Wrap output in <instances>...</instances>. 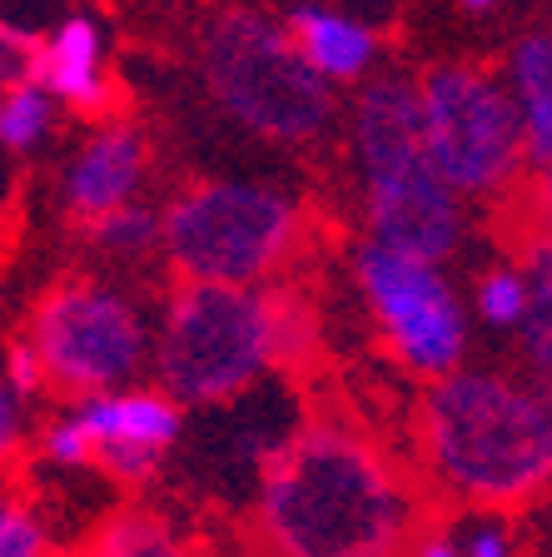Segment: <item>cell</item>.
I'll list each match as a JSON object with an SVG mask.
<instances>
[{"label":"cell","mask_w":552,"mask_h":557,"mask_svg":"<svg viewBox=\"0 0 552 557\" xmlns=\"http://www.w3.org/2000/svg\"><path fill=\"white\" fill-rule=\"evenodd\" d=\"M354 284L383 348L403 373L433 383L443 373L463 369L468 313H463V299L449 284L443 264L389 249L379 239H364L354 249Z\"/></svg>","instance_id":"ba28073f"},{"label":"cell","mask_w":552,"mask_h":557,"mask_svg":"<svg viewBox=\"0 0 552 557\" xmlns=\"http://www.w3.org/2000/svg\"><path fill=\"white\" fill-rule=\"evenodd\" d=\"M0 557H50V537L25 503L0 498Z\"/></svg>","instance_id":"44dd1931"},{"label":"cell","mask_w":552,"mask_h":557,"mask_svg":"<svg viewBox=\"0 0 552 557\" xmlns=\"http://www.w3.org/2000/svg\"><path fill=\"white\" fill-rule=\"evenodd\" d=\"M453 5H458V11H468V15H493L503 0H453Z\"/></svg>","instance_id":"4316f807"},{"label":"cell","mask_w":552,"mask_h":557,"mask_svg":"<svg viewBox=\"0 0 552 557\" xmlns=\"http://www.w3.org/2000/svg\"><path fill=\"white\" fill-rule=\"evenodd\" d=\"M289 35H294V46L299 55L319 70L329 85H364L373 60H379V35L368 30L364 21L354 15H339L319 0H299V5H289L284 15Z\"/></svg>","instance_id":"4fadbf2b"},{"label":"cell","mask_w":552,"mask_h":557,"mask_svg":"<svg viewBox=\"0 0 552 557\" xmlns=\"http://www.w3.org/2000/svg\"><path fill=\"white\" fill-rule=\"evenodd\" d=\"M70 408L81 413L85 433L95 443V468L125 487L150 483L155 468L164 463V453L180 443L184 429L180 398L164 394V388H135V383L85 394Z\"/></svg>","instance_id":"30bf717a"},{"label":"cell","mask_w":552,"mask_h":557,"mask_svg":"<svg viewBox=\"0 0 552 557\" xmlns=\"http://www.w3.org/2000/svg\"><path fill=\"white\" fill-rule=\"evenodd\" d=\"M56 125V95L46 85H0V145L5 150H35Z\"/></svg>","instance_id":"ac0fdd59"},{"label":"cell","mask_w":552,"mask_h":557,"mask_svg":"<svg viewBox=\"0 0 552 557\" xmlns=\"http://www.w3.org/2000/svg\"><path fill=\"white\" fill-rule=\"evenodd\" d=\"M25 338L46 363L50 388L70 398L125 388L155 359L150 319L120 284L95 274L56 278L30 309Z\"/></svg>","instance_id":"52a82bcc"},{"label":"cell","mask_w":552,"mask_h":557,"mask_svg":"<svg viewBox=\"0 0 552 557\" xmlns=\"http://www.w3.org/2000/svg\"><path fill=\"white\" fill-rule=\"evenodd\" d=\"M40 35L21 30V25L0 21V85H25L40 75Z\"/></svg>","instance_id":"7402d4cb"},{"label":"cell","mask_w":552,"mask_h":557,"mask_svg":"<svg viewBox=\"0 0 552 557\" xmlns=\"http://www.w3.org/2000/svg\"><path fill=\"white\" fill-rule=\"evenodd\" d=\"M358 214H364L368 239L403 249L418 259H443L458 255L463 234H468V214H463V195L433 170L428 145H398V150L358 154Z\"/></svg>","instance_id":"9c48e42d"},{"label":"cell","mask_w":552,"mask_h":557,"mask_svg":"<svg viewBox=\"0 0 552 557\" xmlns=\"http://www.w3.org/2000/svg\"><path fill=\"white\" fill-rule=\"evenodd\" d=\"M284 289L180 278L155 324V373L180 404L214 408L284 369Z\"/></svg>","instance_id":"3957f363"},{"label":"cell","mask_w":552,"mask_h":557,"mask_svg":"<svg viewBox=\"0 0 552 557\" xmlns=\"http://www.w3.org/2000/svg\"><path fill=\"white\" fill-rule=\"evenodd\" d=\"M199 70L219 110L269 145H314L334 125V85L265 11L234 5L214 15L199 40Z\"/></svg>","instance_id":"5b68a950"},{"label":"cell","mask_w":552,"mask_h":557,"mask_svg":"<svg viewBox=\"0 0 552 557\" xmlns=\"http://www.w3.org/2000/svg\"><path fill=\"white\" fill-rule=\"evenodd\" d=\"M160 214V255L199 284H274L309 239L304 205L265 180H195Z\"/></svg>","instance_id":"277c9868"},{"label":"cell","mask_w":552,"mask_h":557,"mask_svg":"<svg viewBox=\"0 0 552 557\" xmlns=\"http://www.w3.org/2000/svg\"><path fill=\"white\" fill-rule=\"evenodd\" d=\"M40 458H46V463H56V468L95 463V443H90V433H85V423H81V413H75V408H65L60 418H50V423H46V433H40Z\"/></svg>","instance_id":"ffe728a7"},{"label":"cell","mask_w":552,"mask_h":557,"mask_svg":"<svg viewBox=\"0 0 552 557\" xmlns=\"http://www.w3.org/2000/svg\"><path fill=\"white\" fill-rule=\"evenodd\" d=\"M408 557H463V537L443 533V528H424L408 547Z\"/></svg>","instance_id":"484cf974"},{"label":"cell","mask_w":552,"mask_h":557,"mask_svg":"<svg viewBox=\"0 0 552 557\" xmlns=\"http://www.w3.org/2000/svg\"><path fill=\"white\" fill-rule=\"evenodd\" d=\"M0 379L11 383L21 398H35V394H46V388H50L46 363H40V354H35L30 338H11V344H5V359H0Z\"/></svg>","instance_id":"603a6c76"},{"label":"cell","mask_w":552,"mask_h":557,"mask_svg":"<svg viewBox=\"0 0 552 557\" xmlns=\"http://www.w3.org/2000/svg\"><path fill=\"white\" fill-rule=\"evenodd\" d=\"M35 85H46L60 104L81 110V115H110L115 110L120 90L105 75V40L90 15H70L65 25H56V35H46Z\"/></svg>","instance_id":"7c38bea8"},{"label":"cell","mask_w":552,"mask_h":557,"mask_svg":"<svg viewBox=\"0 0 552 557\" xmlns=\"http://www.w3.org/2000/svg\"><path fill=\"white\" fill-rule=\"evenodd\" d=\"M523 274H528V319L518 324V359L523 373L552 398V234L523 230Z\"/></svg>","instance_id":"9a60e30c"},{"label":"cell","mask_w":552,"mask_h":557,"mask_svg":"<svg viewBox=\"0 0 552 557\" xmlns=\"http://www.w3.org/2000/svg\"><path fill=\"white\" fill-rule=\"evenodd\" d=\"M528 274H523L518 259H507V264H493L478 274V289H473V309L483 319L488 329L498 334H518V324L528 319Z\"/></svg>","instance_id":"d6986e66"},{"label":"cell","mask_w":552,"mask_h":557,"mask_svg":"<svg viewBox=\"0 0 552 557\" xmlns=\"http://www.w3.org/2000/svg\"><path fill=\"white\" fill-rule=\"evenodd\" d=\"M424 487L354 418L319 413L265 458L254 533L269 557H408Z\"/></svg>","instance_id":"6da1fadb"},{"label":"cell","mask_w":552,"mask_h":557,"mask_svg":"<svg viewBox=\"0 0 552 557\" xmlns=\"http://www.w3.org/2000/svg\"><path fill=\"white\" fill-rule=\"evenodd\" d=\"M150 174V139L139 135L130 120H105L90 139H85L75 160H70L65 180H60V205L75 224H90L110 209L139 199Z\"/></svg>","instance_id":"8fae6325"},{"label":"cell","mask_w":552,"mask_h":557,"mask_svg":"<svg viewBox=\"0 0 552 557\" xmlns=\"http://www.w3.org/2000/svg\"><path fill=\"white\" fill-rule=\"evenodd\" d=\"M418 100L428 160L463 199L498 205L507 195H523L528 150L503 75L473 60H438L418 75Z\"/></svg>","instance_id":"8992f818"},{"label":"cell","mask_w":552,"mask_h":557,"mask_svg":"<svg viewBox=\"0 0 552 557\" xmlns=\"http://www.w3.org/2000/svg\"><path fill=\"white\" fill-rule=\"evenodd\" d=\"M503 85L518 104L528 174L552 164V30H523L503 55Z\"/></svg>","instance_id":"5bb4252c"},{"label":"cell","mask_w":552,"mask_h":557,"mask_svg":"<svg viewBox=\"0 0 552 557\" xmlns=\"http://www.w3.org/2000/svg\"><path fill=\"white\" fill-rule=\"evenodd\" d=\"M85 557H189V547L160 512L130 508L105 518V528L90 537Z\"/></svg>","instance_id":"2e32d148"},{"label":"cell","mask_w":552,"mask_h":557,"mask_svg":"<svg viewBox=\"0 0 552 557\" xmlns=\"http://www.w3.org/2000/svg\"><path fill=\"white\" fill-rule=\"evenodd\" d=\"M21 433H25V398L0 379V458H11L21 448Z\"/></svg>","instance_id":"cb8c5ba5"},{"label":"cell","mask_w":552,"mask_h":557,"mask_svg":"<svg viewBox=\"0 0 552 557\" xmlns=\"http://www.w3.org/2000/svg\"><path fill=\"white\" fill-rule=\"evenodd\" d=\"M85 230H90L95 249H100L105 259H115V264H139V259H150L155 249H164V214L150 205H139V199H130V205L90 220Z\"/></svg>","instance_id":"e0dca14e"},{"label":"cell","mask_w":552,"mask_h":557,"mask_svg":"<svg viewBox=\"0 0 552 557\" xmlns=\"http://www.w3.org/2000/svg\"><path fill=\"white\" fill-rule=\"evenodd\" d=\"M528 230H548V234H552V214H548V220H532Z\"/></svg>","instance_id":"83f0119b"},{"label":"cell","mask_w":552,"mask_h":557,"mask_svg":"<svg viewBox=\"0 0 552 557\" xmlns=\"http://www.w3.org/2000/svg\"><path fill=\"white\" fill-rule=\"evenodd\" d=\"M414 443L438 493L513 512L552 487V398L528 373L453 369L418 394Z\"/></svg>","instance_id":"7a4b0ae2"},{"label":"cell","mask_w":552,"mask_h":557,"mask_svg":"<svg viewBox=\"0 0 552 557\" xmlns=\"http://www.w3.org/2000/svg\"><path fill=\"white\" fill-rule=\"evenodd\" d=\"M463 557H513V533L503 522H478L463 533Z\"/></svg>","instance_id":"d4e9b609"}]
</instances>
